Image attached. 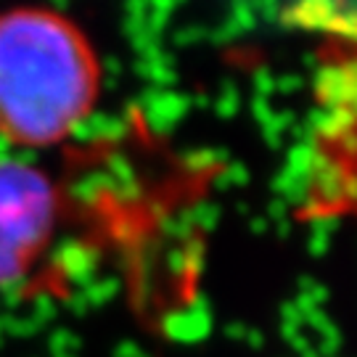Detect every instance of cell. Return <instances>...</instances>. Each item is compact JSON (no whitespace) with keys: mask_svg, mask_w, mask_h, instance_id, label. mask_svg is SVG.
Masks as SVG:
<instances>
[{"mask_svg":"<svg viewBox=\"0 0 357 357\" xmlns=\"http://www.w3.org/2000/svg\"><path fill=\"white\" fill-rule=\"evenodd\" d=\"M61 196L38 167L0 162V289L29 278L51 249Z\"/></svg>","mask_w":357,"mask_h":357,"instance_id":"cell-2","label":"cell"},{"mask_svg":"<svg viewBox=\"0 0 357 357\" xmlns=\"http://www.w3.org/2000/svg\"><path fill=\"white\" fill-rule=\"evenodd\" d=\"M101 66L88 38L61 13H0V135L16 146H51L90 114Z\"/></svg>","mask_w":357,"mask_h":357,"instance_id":"cell-1","label":"cell"},{"mask_svg":"<svg viewBox=\"0 0 357 357\" xmlns=\"http://www.w3.org/2000/svg\"><path fill=\"white\" fill-rule=\"evenodd\" d=\"M283 16L299 29L318 32L349 48L355 40V0H281Z\"/></svg>","mask_w":357,"mask_h":357,"instance_id":"cell-3","label":"cell"}]
</instances>
